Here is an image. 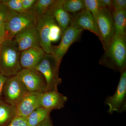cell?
Masks as SVG:
<instances>
[{
  "mask_svg": "<svg viewBox=\"0 0 126 126\" xmlns=\"http://www.w3.org/2000/svg\"><path fill=\"white\" fill-rule=\"evenodd\" d=\"M104 50L100 65L120 73L126 70V36H114Z\"/></svg>",
  "mask_w": 126,
  "mask_h": 126,
  "instance_id": "obj_1",
  "label": "cell"
},
{
  "mask_svg": "<svg viewBox=\"0 0 126 126\" xmlns=\"http://www.w3.org/2000/svg\"><path fill=\"white\" fill-rule=\"evenodd\" d=\"M20 52L13 39L5 40L0 45V73L9 78L16 75L22 69Z\"/></svg>",
  "mask_w": 126,
  "mask_h": 126,
  "instance_id": "obj_2",
  "label": "cell"
},
{
  "mask_svg": "<svg viewBox=\"0 0 126 126\" xmlns=\"http://www.w3.org/2000/svg\"><path fill=\"white\" fill-rule=\"evenodd\" d=\"M60 64L51 54L45 53L36 68L45 79L46 84L45 92L58 91V87L62 82L59 76Z\"/></svg>",
  "mask_w": 126,
  "mask_h": 126,
  "instance_id": "obj_3",
  "label": "cell"
},
{
  "mask_svg": "<svg viewBox=\"0 0 126 126\" xmlns=\"http://www.w3.org/2000/svg\"><path fill=\"white\" fill-rule=\"evenodd\" d=\"M38 17L31 10L22 13L12 11L5 25L9 39H12L16 34L29 27H36Z\"/></svg>",
  "mask_w": 126,
  "mask_h": 126,
  "instance_id": "obj_4",
  "label": "cell"
},
{
  "mask_svg": "<svg viewBox=\"0 0 126 126\" xmlns=\"http://www.w3.org/2000/svg\"><path fill=\"white\" fill-rule=\"evenodd\" d=\"M97 25L104 49L109 45L115 35V29L112 11L107 8L100 9Z\"/></svg>",
  "mask_w": 126,
  "mask_h": 126,
  "instance_id": "obj_5",
  "label": "cell"
},
{
  "mask_svg": "<svg viewBox=\"0 0 126 126\" xmlns=\"http://www.w3.org/2000/svg\"><path fill=\"white\" fill-rule=\"evenodd\" d=\"M83 30L78 26L70 24L63 32L60 43L57 46H53L51 54L60 64L64 55L70 46L79 40Z\"/></svg>",
  "mask_w": 126,
  "mask_h": 126,
  "instance_id": "obj_6",
  "label": "cell"
},
{
  "mask_svg": "<svg viewBox=\"0 0 126 126\" xmlns=\"http://www.w3.org/2000/svg\"><path fill=\"white\" fill-rule=\"evenodd\" d=\"M116 90L112 96L106 97L104 103L109 107L108 112L121 113L126 111V70L121 73Z\"/></svg>",
  "mask_w": 126,
  "mask_h": 126,
  "instance_id": "obj_7",
  "label": "cell"
},
{
  "mask_svg": "<svg viewBox=\"0 0 126 126\" xmlns=\"http://www.w3.org/2000/svg\"><path fill=\"white\" fill-rule=\"evenodd\" d=\"M4 89L6 102L15 106L30 93L17 75L8 78Z\"/></svg>",
  "mask_w": 126,
  "mask_h": 126,
  "instance_id": "obj_8",
  "label": "cell"
},
{
  "mask_svg": "<svg viewBox=\"0 0 126 126\" xmlns=\"http://www.w3.org/2000/svg\"><path fill=\"white\" fill-rule=\"evenodd\" d=\"M55 21L53 16L47 13L38 17L36 28L38 34L40 46L46 53H52L53 46L50 40V27Z\"/></svg>",
  "mask_w": 126,
  "mask_h": 126,
  "instance_id": "obj_9",
  "label": "cell"
},
{
  "mask_svg": "<svg viewBox=\"0 0 126 126\" xmlns=\"http://www.w3.org/2000/svg\"><path fill=\"white\" fill-rule=\"evenodd\" d=\"M16 75L29 92H45L46 87L45 79L39 72L22 69Z\"/></svg>",
  "mask_w": 126,
  "mask_h": 126,
  "instance_id": "obj_10",
  "label": "cell"
},
{
  "mask_svg": "<svg viewBox=\"0 0 126 126\" xmlns=\"http://www.w3.org/2000/svg\"><path fill=\"white\" fill-rule=\"evenodd\" d=\"M12 39L20 52L30 48L40 47L36 27L25 29L16 34Z\"/></svg>",
  "mask_w": 126,
  "mask_h": 126,
  "instance_id": "obj_11",
  "label": "cell"
},
{
  "mask_svg": "<svg viewBox=\"0 0 126 126\" xmlns=\"http://www.w3.org/2000/svg\"><path fill=\"white\" fill-rule=\"evenodd\" d=\"M70 24L81 28L83 30H87L93 33L101 40V37L97 26L92 15L86 9L71 15Z\"/></svg>",
  "mask_w": 126,
  "mask_h": 126,
  "instance_id": "obj_12",
  "label": "cell"
},
{
  "mask_svg": "<svg viewBox=\"0 0 126 126\" xmlns=\"http://www.w3.org/2000/svg\"><path fill=\"white\" fill-rule=\"evenodd\" d=\"M43 93H30L16 106V116L27 117L35 110L41 107L40 100Z\"/></svg>",
  "mask_w": 126,
  "mask_h": 126,
  "instance_id": "obj_13",
  "label": "cell"
},
{
  "mask_svg": "<svg viewBox=\"0 0 126 126\" xmlns=\"http://www.w3.org/2000/svg\"><path fill=\"white\" fill-rule=\"evenodd\" d=\"M45 53L41 47L31 48L21 52L20 62L22 69L36 71V67Z\"/></svg>",
  "mask_w": 126,
  "mask_h": 126,
  "instance_id": "obj_14",
  "label": "cell"
},
{
  "mask_svg": "<svg viewBox=\"0 0 126 126\" xmlns=\"http://www.w3.org/2000/svg\"><path fill=\"white\" fill-rule=\"evenodd\" d=\"M68 100L67 96L58 91L43 93L41 97V106L52 111L63 108Z\"/></svg>",
  "mask_w": 126,
  "mask_h": 126,
  "instance_id": "obj_15",
  "label": "cell"
},
{
  "mask_svg": "<svg viewBox=\"0 0 126 126\" xmlns=\"http://www.w3.org/2000/svg\"><path fill=\"white\" fill-rule=\"evenodd\" d=\"M63 1V0H55L47 12L53 16L63 32L70 25L71 21V15L64 8Z\"/></svg>",
  "mask_w": 126,
  "mask_h": 126,
  "instance_id": "obj_16",
  "label": "cell"
},
{
  "mask_svg": "<svg viewBox=\"0 0 126 126\" xmlns=\"http://www.w3.org/2000/svg\"><path fill=\"white\" fill-rule=\"evenodd\" d=\"M115 29V36H126V10L113 11Z\"/></svg>",
  "mask_w": 126,
  "mask_h": 126,
  "instance_id": "obj_17",
  "label": "cell"
},
{
  "mask_svg": "<svg viewBox=\"0 0 126 126\" xmlns=\"http://www.w3.org/2000/svg\"><path fill=\"white\" fill-rule=\"evenodd\" d=\"M51 111L40 107L27 117L28 126H36L49 117Z\"/></svg>",
  "mask_w": 126,
  "mask_h": 126,
  "instance_id": "obj_18",
  "label": "cell"
},
{
  "mask_svg": "<svg viewBox=\"0 0 126 126\" xmlns=\"http://www.w3.org/2000/svg\"><path fill=\"white\" fill-rule=\"evenodd\" d=\"M16 116V106L8 103L0 104V125Z\"/></svg>",
  "mask_w": 126,
  "mask_h": 126,
  "instance_id": "obj_19",
  "label": "cell"
},
{
  "mask_svg": "<svg viewBox=\"0 0 126 126\" xmlns=\"http://www.w3.org/2000/svg\"><path fill=\"white\" fill-rule=\"evenodd\" d=\"M55 0H36L31 9L38 17L45 15Z\"/></svg>",
  "mask_w": 126,
  "mask_h": 126,
  "instance_id": "obj_20",
  "label": "cell"
},
{
  "mask_svg": "<svg viewBox=\"0 0 126 126\" xmlns=\"http://www.w3.org/2000/svg\"><path fill=\"white\" fill-rule=\"evenodd\" d=\"M63 6L68 13L73 14L85 9L84 0H63Z\"/></svg>",
  "mask_w": 126,
  "mask_h": 126,
  "instance_id": "obj_21",
  "label": "cell"
},
{
  "mask_svg": "<svg viewBox=\"0 0 126 126\" xmlns=\"http://www.w3.org/2000/svg\"><path fill=\"white\" fill-rule=\"evenodd\" d=\"M84 1L85 9L88 10L92 14L97 25V18L100 10L97 0H84Z\"/></svg>",
  "mask_w": 126,
  "mask_h": 126,
  "instance_id": "obj_22",
  "label": "cell"
},
{
  "mask_svg": "<svg viewBox=\"0 0 126 126\" xmlns=\"http://www.w3.org/2000/svg\"><path fill=\"white\" fill-rule=\"evenodd\" d=\"M63 31L61 27L58 25L56 21L52 24L50 27L49 39L51 43L58 41L62 36Z\"/></svg>",
  "mask_w": 126,
  "mask_h": 126,
  "instance_id": "obj_23",
  "label": "cell"
},
{
  "mask_svg": "<svg viewBox=\"0 0 126 126\" xmlns=\"http://www.w3.org/2000/svg\"><path fill=\"white\" fill-rule=\"evenodd\" d=\"M11 11L2 0L0 1V26L5 25Z\"/></svg>",
  "mask_w": 126,
  "mask_h": 126,
  "instance_id": "obj_24",
  "label": "cell"
},
{
  "mask_svg": "<svg viewBox=\"0 0 126 126\" xmlns=\"http://www.w3.org/2000/svg\"><path fill=\"white\" fill-rule=\"evenodd\" d=\"M12 11L17 13H22L25 11L22 6V0H2Z\"/></svg>",
  "mask_w": 126,
  "mask_h": 126,
  "instance_id": "obj_25",
  "label": "cell"
},
{
  "mask_svg": "<svg viewBox=\"0 0 126 126\" xmlns=\"http://www.w3.org/2000/svg\"><path fill=\"white\" fill-rule=\"evenodd\" d=\"M8 126H28L27 117L16 116Z\"/></svg>",
  "mask_w": 126,
  "mask_h": 126,
  "instance_id": "obj_26",
  "label": "cell"
},
{
  "mask_svg": "<svg viewBox=\"0 0 126 126\" xmlns=\"http://www.w3.org/2000/svg\"><path fill=\"white\" fill-rule=\"evenodd\" d=\"M112 7L113 11L126 10V0H112Z\"/></svg>",
  "mask_w": 126,
  "mask_h": 126,
  "instance_id": "obj_27",
  "label": "cell"
},
{
  "mask_svg": "<svg viewBox=\"0 0 126 126\" xmlns=\"http://www.w3.org/2000/svg\"><path fill=\"white\" fill-rule=\"evenodd\" d=\"M99 9L107 8L112 11V0H97Z\"/></svg>",
  "mask_w": 126,
  "mask_h": 126,
  "instance_id": "obj_28",
  "label": "cell"
},
{
  "mask_svg": "<svg viewBox=\"0 0 126 126\" xmlns=\"http://www.w3.org/2000/svg\"><path fill=\"white\" fill-rule=\"evenodd\" d=\"M36 0H22V6L25 11L31 10Z\"/></svg>",
  "mask_w": 126,
  "mask_h": 126,
  "instance_id": "obj_29",
  "label": "cell"
},
{
  "mask_svg": "<svg viewBox=\"0 0 126 126\" xmlns=\"http://www.w3.org/2000/svg\"><path fill=\"white\" fill-rule=\"evenodd\" d=\"M8 78L0 73V98L1 96L4 86Z\"/></svg>",
  "mask_w": 126,
  "mask_h": 126,
  "instance_id": "obj_30",
  "label": "cell"
},
{
  "mask_svg": "<svg viewBox=\"0 0 126 126\" xmlns=\"http://www.w3.org/2000/svg\"><path fill=\"white\" fill-rule=\"evenodd\" d=\"M6 37L8 38L5 25L0 26V39L4 38Z\"/></svg>",
  "mask_w": 126,
  "mask_h": 126,
  "instance_id": "obj_31",
  "label": "cell"
},
{
  "mask_svg": "<svg viewBox=\"0 0 126 126\" xmlns=\"http://www.w3.org/2000/svg\"><path fill=\"white\" fill-rule=\"evenodd\" d=\"M36 126H52L49 117Z\"/></svg>",
  "mask_w": 126,
  "mask_h": 126,
  "instance_id": "obj_32",
  "label": "cell"
},
{
  "mask_svg": "<svg viewBox=\"0 0 126 126\" xmlns=\"http://www.w3.org/2000/svg\"><path fill=\"white\" fill-rule=\"evenodd\" d=\"M8 39V38L6 37V38H4L0 39V45L1 43L4 41L6 39Z\"/></svg>",
  "mask_w": 126,
  "mask_h": 126,
  "instance_id": "obj_33",
  "label": "cell"
}]
</instances>
